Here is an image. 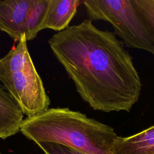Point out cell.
Masks as SVG:
<instances>
[{
    "label": "cell",
    "mask_w": 154,
    "mask_h": 154,
    "mask_svg": "<svg viewBox=\"0 0 154 154\" xmlns=\"http://www.w3.org/2000/svg\"><path fill=\"white\" fill-rule=\"evenodd\" d=\"M20 131L35 144L52 143L88 154H117L110 126L69 108H51L23 119Z\"/></svg>",
    "instance_id": "cell-2"
},
{
    "label": "cell",
    "mask_w": 154,
    "mask_h": 154,
    "mask_svg": "<svg viewBox=\"0 0 154 154\" xmlns=\"http://www.w3.org/2000/svg\"><path fill=\"white\" fill-rule=\"evenodd\" d=\"M0 154H1V153H0Z\"/></svg>",
    "instance_id": "cell-12"
},
{
    "label": "cell",
    "mask_w": 154,
    "mask_h": 154,
    "mask_svg": "<svg viewBox=\"0 0 154 154\" xmlns=\"http://www.w3.org/2000/svg\"><path fill=\"white\" fill-rule=\"evenodd\" d=\"M81 97L96 111L130 112L141 90L140 76L122 41L90 19L48 40Z\"/></svg>",
    "instance_id": "cell-1"
},
{
    "label": "cell",
    "mask_w": 154,
    "mask_h": 154,
    "mask_svg": "<svg viewBox=\"0 0 154 154\" xmlns=\"http://www.w3.org/2000/svg\"><path fill=\"white\" fill-rule=\"evenodd\" d=\"M48 5V0H33L26 20L25 36L27 41L34 39L40 31Z\"/></svg>",
    "instance_id": "cell-9"
},
{
    "label": "cell",
    "mask_w": 154,
    "mask_h": 154,
    "mask_svg": "<svg viewBox=\"0 0 154 154\" xmlns=\"http://www.w3.org/2000/svg\"><path fill=\"white\" fill-rule=\"evenodd\" d=\"M133 2L154 33V0H133Z\"/></svg>",
    "instance_id": "cell-10"
},
{
    "label": "cell",
    "mask_w": 154,
    "mask_h": 154,
    "mask_svg": "<svg viewBox=\"0 0 154 154\" xmlns=\"http://www.w3.org/2000/svg\"><path fill=\"white\" fill-rule=\"evenodd\" d=\"M23 115L13 98L0 85V138L6 139L20 131Z\"/></svg>",
    "instance_id": "cell-7"
},
{
    "label": "cell",
    "mask_w": 154,
    "mask_h": 154,
    "mask_svg": "<svg viewBox=\"0 0 154 154\" xmlns=\"http://www.w3.org/2000/svg\"><path fill=\"white\" fill-rule=\"evenodd\" d=\"M115 150L117 154H154V125L129 137L118 136Z\"/></svg>",
    "instance_id": "cell-8"
},
{
    "label": "cell",
    "mask_w": 154,
    "mask_h": 154,
    "mask_svg": "<svg viewBox=\"0 0 154 154\" xmlns=\"http://www.w3.org/2000/svg\"><path fill=\"white\" fill-rule=\"evenodd\" d=\"M81 2L78 0H48L40 31L49 28L60 32L66 29Z\"/></svg>",
    "instance_id": "cell-6"
},
{
    "label": "cell",
    "mask_w": 154,
    "mask_h": 154,
    "mask_svg": "<svg viewBox=\"0 0 154 154\" xmlns=\"http://www.w3.org/2000/svg\"><path fill=\"white\" fill-rule=\"evenodd\" d=\"M25 35L0 58V81L27 117L49 108L51 101L27 46Z\"/></svg>",
    "instance_id": "cell-3"
},
{
    "label": "cell",
    "mask_w": 154,
    "mask_h": 154,
    "mask_svg": "<svg viewBox=\"0 0 154 154\" xmlns=\"http://www.w3.org/2000/svg\"><path fill=\"white\" fill-rule=\"evenodd\" d=\"M89 19L104 20L125 46L142 49L154 55V33L141 15L133 0L82 1Z\"/></svg>",
    "instance_id": "cell-4"
},
{
    "label": "cell",
    "mask_w": 154,
    "mask_h": 154,
    "mask_svg": "<svg viewBox=\"0 0 154 154\" xmlns=\"http://www.w3.org/2000/svg\"><path fill=\"white\" fill-rule=\"evenodd\" d=\"M45 154H88L72 147L52 143H39L36 144Z\"/></svg>",
    "instance_id": "cell-11"
},
{
    "label": "cell",
    "mask_w": 154,
    "mask_h": 154,
    "mask_svg": "<svg viewBox=\"0 0 154 154\" xmlns=\"http://www.w3.org/2000/svg\"><path fill=\"white\" fill-rule=\"evenodd\" d=\"M33 0L0 1V31L19 42L26 33L28 15Z\"/></svg>",
    "instance_id": "cell-5"
}]
</instances>
